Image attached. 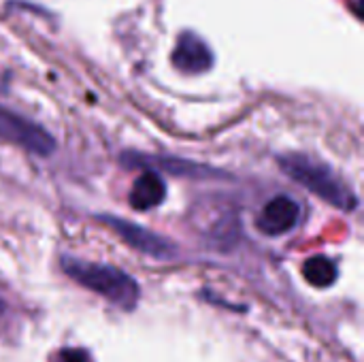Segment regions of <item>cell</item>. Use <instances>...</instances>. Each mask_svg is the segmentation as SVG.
Here are the masks:
<instances>
[{
	"mask_svg": "<svg viewBox=\"0 0 364 362\" xmlns=\"http://www.w3.org/2000/svg\"><path fill=\"white\" fill-rule=\"evenodd\" d=\"M100 220L124 243H128L136 252H143V254H147L151 258H158V260H171L177 254V247L168 239L156 235L154 230H147L143 226H136L134 222H128V220H122V218H115V215H100Z\"/></svg>",
	"mask_w": 364,
	"mask_h": 362,
	"instance_id": "cell-4",
	"label": "cell"
},
{
	"mask_svg": "<svg viewBox=\"0 0 364 362\" xmlns=\"http://www.w3.org/2000/svg\"><path fill=\"white\" fill-rule=\"evenodd\" d=\"M213 60H215V55L200 34H196L192 30H183L177 36L175 49L171 53V62L179 73L203 75L213 68Z\"/></svg>",
	"mask_w": 364,
	"mask_h": 362,
	"instance_id": "cell-5",
	"label": "cell"
},
{
	"mask_svg": "<svg viewBox=\"0 0 364 362\" xmlns=\"http://www.w3.org/2000/svg\"><path fill=\"white\" fill-rule=\"evenodd\" d=\"M122 162L128 166H151L149 171H166L171 175H183V177H194V179H213V177H224L218 175V171L198 164V162H190L183 158H158V156H143V154H122Z\"/></svg>",
	"mask_w": 364,
	"mask_h": 362,
	"instance_id": "cell-7",
	"label": "cell"
},
{
	"mask_svg": "<svg viewBox=\"0 0 364 362\" xmlns=\"http://www.w3.org/2000/svg\"><path fill=\"white\" fill-rule=\"evenodd\" d=\"M166 198V183L156 173L145 169L132 183V190L128 194V203L134 211H149L158 205H162Z\"/></svg>",
	"mask_w": 364,
	"mask_h": 362,
	"instance_id": "cell-8",
	"label": "cell"
},
{
	"mask_svg": "<svg viewBox=\"0 0 364 362\" xmlns=\"http://www.w3.org/2000/svg\"><path fill=\"white\" fill-rule=\"evenodd\" d=\"M303 275L314 288H331L339 277V269L326 256H311L303 265Z\"/></svg>",
	"mask_w": 364,
	"mask_h": 362,
	"instance_id": "cell-9",
	"label": "cell"
},
{
	"mask_svg": "<svg viewBox=\"0 0 364 362\" xmlns=\"http://www.w3.org/2000/svg\"><path fill=\"white\" fill-rule=\"evenodd\" d=\"M0 141L17 145L36 156H49L55 149L53 137L32 119L0 105Z\"/></svg>",
	"mask_w": 364,
	"mask_h": 362,
	"instance_id": "cell-3",
	"label": "cell"
},
{
	"mask_svg": "<svg viewBox=\"0 0 364 362\" xmlns=\"http://www.w3.org/2000/svg\"><path fill=\"white\" fill-rule=\"evenodd\" d=\"M277 164L290 179H294L296 183L320 196L322 201L331 203L333 207L341 211L356 209L358 198L354 196L350 186L326 162L307 154H284L277 156Z\"/></svg>",
	"mask_w": 364,
	"mask_h": 362,
	"instance_id": "cell-1",
	"label": "cell"
},
{
	"mask_svg": "<svg viewBox=\"0 0 364 362\" xmlns=\"http://www.w3.org/2000/svg\"><path fill=\"white\" fill-rule=\"evenodd\" d=\"M51 362H92V356L81 348H64L53 356Z\"/></svg>",
	"mask_w": 364,
	"mask_h": 362,
	"instance_id": "cell-10",
	"label": "cell"
},
{
	"mask_svg": "<svg viewBox=\"0 0 364 362\" xmlns=\"http://www.w3.org/2000/svg\"><path fill=\"white\" fill-rule=\"evenodd\" d=\"M62 269L73 282L96 292L98 297L107 299L109 303L117 305L119 309L132 312L139 303L141 292H139L136 282L117 267L87 262L81 258L66 256V258H62Z\"/></svg>",
	"mask_w": 364,
	"mask_h": 362,
	"instance_id": "cell-2",
	"label": "cell"
},
{
	"mask_svg": "<svg viewBox=\"0 0 364 362\" xmlns=\"http://www.w3.org/2000/svg\"><path fill=\"white\" fill-rule=\"evenodd\" d=\"M299 220H301V205L292 196L279 194L262 207L256 226L260 233L269 237H279L294 230Z\"/></svg>",
	"mask_w": 364,
	"mask_h": 362,
	"instance_id": "cell-6",
	"label": "cell"
}]
</instances>
